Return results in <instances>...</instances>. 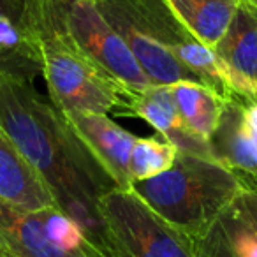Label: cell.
<instances>
[{
	"instance_id": "1",
	"label": "cell",
	"mask_w": 257,
	"mask_h": 257,
	"mask_svg": "<svg viewBox=\"0 0 257 257\" xmlns=\"http://www.w3.org/2000/svg\"><path fill=\"white\" fill-rule=\"evenodd\" d=\"M0 127L41 176L55 206L83 229L104 257H111L99 201L118 187L64 114L32 83L2 74Z\"/></svg>"
},
{
	"instance_id": "2",
	"label": "cell",
	"mask_w": 257,
	"mask_h": 257,
	"mask_svg": "<svg viewBox=\"0 0 257 257\" xmlns=\"http://www.w3.org/2000/svg\"><path fill=\"white\" fill-rule=\"evenodd\" d=\"M154 85L196 81L225 100L234 99L232 81L213 50L201 44L166 0H95Z\"/></svg>"
},
{
	"instance_id": "3",
	"label": "cell",
	"mask_w": 257,
	"mask_h": 257,
	"mask_svg": "<svg viewBox=\"0 0 257 257\" xmlns=\"http://www.w3.org/2000/svg\"><path fill=\"white\" fill-rule=\"evenodd\" d=\"M241 189L238 173L211 159L178 152L166 173L134 182L133 189L155 213L197 241L234 203Z\"/></svg>"
},
{
	"instance_id": "4",
	"label": "cell",
	"mask_w": 257,
	"mask_h": 257,
	"mask_svg": "<svg viewBox=\"0 0 257 257\" xmlns=\"http://www.w3.org/2000/svg\"><path fill=\"white\" fill-rule=\"evenodd\" d=\"M41 65L50 100L62 113H127L133 92L67 36L57 2L41 0Z\"/></svg>"
},
{
	"instance_id": "5",
	"label": "cell",
	"mask_w": 257,
	"mask_h": 257,
	"mask_svg": "<svg viewBox=\"0 0 257 257\" xmlns=\"http://www.w3.org/2000/svg\"><path fill=\"white\" fill-rule=\"evenodd\" d=\"M111 257H197L196 241L155 213L134 190L113 189L99 201Z\"/></svg>"
},
{
	"instance_id": "6",
	"label": "cell",
	"mask_w": 257,
	"mask_h": 257,
	"mask_svg": "<svg viewBox=\"0 0 257 257\" xmlns=\"http://www.w3.org/2000/svg\"><path fill=\"white\" fill-rule=\"evenodd\" d=\"M0 253L6 257H104L57 206L27 210L0 197Z\"/></svg>"
},
{
	"instance_id": "7",
	"label": "cell",
	"mask_w": 257,
	"mask_h": 257,
	"mask_svg": "<svg viewBox=\"0 0 257 257\" xmlns=\"http://www.w3.org/2000/svg\"><path fill=\"white\" fill-rule=\"evenodd\" d=\"M67 36L93 62L131 92H145L154 83L134 58L127 44L109 25L95 0H55Z\"/></svg>"
},
{
	"instance_id": "8",
	"label": "cell",
	"mask_w": 257,
	"mask_h": 257,
	"mask_svg": "<svg viewBox=\"0 0 257 257\" xmlns=\"http://www.w3.org/2000/svg\"><path fill=\"white\" fill-rule=\"evenodd\" d=\"M41 0H0V71L32 83L41 65Z\"/></svg>"
},
{
	"instance_id": "9",
	"label": "cell",
	"mask_w": 257,
	"mask_h": 257,
	"mask_svg": "<svg viewBox=\"0 0 257 257\" xmlns=\"http://www.w3.org/2000/svg\"><path fill=\"white\" fill-rule=\"evenodd\" d=\"M60 111V109H58ZM62 113V111H60ZM76 136L95 155L102 168L109 173L118 189L131 190L133 180L128 162L138 136L114 123L102 113H62Z\"/></svg>"
},
{
	"instance_id": "10",
	"label": "cell",
	"mask_w": 257,
	"mask_h": 257,
	"mask_svg": "<svg viewBox=\"0 0 257 257\" xmlns=\"http://www.w3.org/2000/svg\"><path fill=\"white\" fill-rule=\"evenodd\" d=\"M213 53L231 76L236 100H257V8L248 0H241Z\"/></svg>"
},
{
	"instance_id": "11",
	"label": "cell",
	"mask_w": 257,
	"mask_h": 257,
	"mask_svg": "<svg viewBox=\"0 0 257 257\" xmlns=\"http://www.w3.org/2000/svg\"><path fill=\"white\" fill-rule=\"evenodd\" d=\"M125 114L148 121L157 131V134L175 145L178 152L217 161L210 140L197 136L185 127L176 107L171 85H154L145 92H133Z\"/></svg>"
},
{
	"instance_id": "12",
	"label": "cell",
	"mask_w": 257,
	"mask_h": 257,
	"mask_svg": "<svg viewBox=\"0 0 257 257\" xmlns=\"http://www.w3.org/2000/svg\"><path fill=\"white\" fill-rule=\"evenodd\" d=\"M0 197L27 210L55 206L48 187L0 127Z\"/></svg>"
},
{
	"instance_id": "13",
	"label": "cell",
	"mask_w": 257,
	"mask_h": 257,
	"mask_svg": "<svg viewBox=\"0 0 257 257\" xmlns=\"http://www.w3.org/2000/svg\"><path fill=\"white\" fill-rule=\"evenodd\" d=\"M243 104L234 99L225 100L210 145L220 164L238 175L257 180V143L245 125Z\"/></svg>"
},
{
	"instance_id": "14",
	"label": "cell",
	"mask_w": 257,
	"mask_h": 257,
	"mask_svg": "<svg viewBox=\"0 0 257 257\" xmlns=\"http://www.w3.org/2000/svg\"><path fill=\"white\" fill-rule=\"evenodd\" d=\"M190 34L213 50L238 13L241 0H166Z\"/></svg>"
},
{
	"instance_id": "15",
	"label": "cell",
	"mask_w": 257,
	"mask_h": 257,
	"mask_svg": "<svg viewBox=\"0 0 257 257\" xmlns=\"http://www.w3.org/2000/svg\"><path fill=\"white\" fill-rule=\"evenodd\" d=\"M197 257H257V231L234 203L196 241Z\"/></svg>"
},
{
	"instance_id": "16",
	"label": "cell",
	"mask_w": 257,
	"mask_h": 257,
	"mask_svg": "<svg viewBox=\"0 0 257 257\" xmlns=\"http://www.w3.org/2000/svg\"><path fill=\"white\" fill-rule=\"evenodd\" d=\"M171 92L185 127L197 136L210 140L224 109V97L210 86L196 81L175 83L171 85Z\"/></svg>"
},
{
	"instance_id": "17",
	"label": "cell",
	"mask_w": 257,
	"mask_h": 257,
	"mask_svg": "<svg viewBox=\"0 0 257 257\" xmlns=\"http://www.w3.org/2000/svg\"><path fill=\"white\" fill-rule=\"evenodd\" d=\"M176 154L178 148L166 141L161 134L152 138H138L128 162V173L133 183L166 173L175 164Z\"/></svg>"
},
{
	"instance_id": "18",
	"label": "cell",
	"mask_w": 257,
	"mask_h": 257,
	"mask_svg": "<svg viewBox=\"0 0 257 257\" xmlns=\"http://www.w3.org/2000/svg\"><path fill=\"white\" fill-rule=\"evenodd\" d=\"M239 178H241V189L234 199V206L257 231V180L243 175H239Z\"/></svg>"
},
{
	"instance_id": "19",
	"label": "cell",
	"mask_w": 257,
	"mask_h": 257,
	"mask_svg": "<svg viewBox=\"0 0 257 257\" xmlns=\"http://www.w3.org/2000/svg\"><path fill=\"white\" fill-rule=\"evenodd\" d=\"M243 118H245V125L248 128L250 136L257 143V100L243 104Z\"/></svg>"
},
{
	"instance_id": "20",
	"label": "cell",
	"mask_w": 257,
	"mask_h": 257,
	"mask_svg": "<svg viewBox=\"0 0 257 257\" xmlns=\"http://www.w3.org/2000/svg\"><path fill=\"white\" fill-rule=\"evenodd\" d=\"M248 2H250L252 6H255V8H257V0H248Z\"/></svg>"
},
{
	"instance_id": "21",
	"label": "cell",
	"mask_w": 257,
	"mask_h": 257,
	"mask_svg": "<svg viewBox=\"0 0 257 257\" xmlns=\"http://www.w3.org/2000/svg\"><path fill=\"white\" fill-rule=\"evenodd\" d=\"M2 74H4V72H2V71H0V76H2Z\"/></svg>"
},
{
	"instance_id": "22",
	"label": "cell",
	"mask_w": 257,
	"mask_h": 257,
	"mask_svg": "<svg viewBox=\"0 0 257 257\" xmlns=\"http://www.w3.org/2000/svg\"><path fill=\"white\" fill-rule=\"evenodd\" d=\"M0 257H6V255H2V253H0Z\"/></svg>"
}]
</instances>
